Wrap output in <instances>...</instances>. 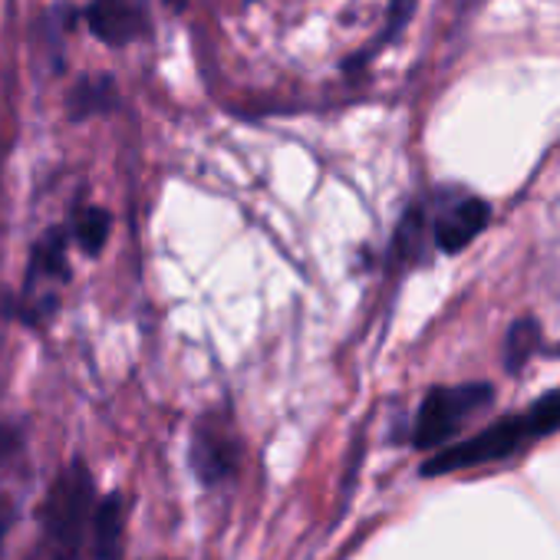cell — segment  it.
I'll return each mask as SVG.
<instances>
[{
	"instance_id": "obj_4",
	"label": "cell",
	"mask_w": 560,
	"mask_h": 560,
	"mask_svg": "<svg viewBox=\"0 0 560 560\" xmlns=\"http://www.w3.org/2000/svg\"><path fill=\"white\" fill-rule=\"evenodd\" d=\"M188 462L201 485H221L237 468V442L218 422H198L191 435Z\"/></svg>"
},
{
	"instance_id": "obj_16",
	"label": "cell",
	"mask_w": 560,
	"mask_h": 560,
	"mask_svg": "<svg viewBox=\"0 0 560 560\" xmlns=\"http://www.w3.org/2000/svg\"><path fill=\"white\" fill-rule=\"evenodd\" d=\"M11 521H14V514H11V511H0V540H4V534H8V527H11Z\"/></svg>"
},
{
	"instance_id": "obj_9",
	"label": "cell",
	"mask_w": 560,
	"mask_h": 560,
	"mask_svg": "<svg viewBox=\"0 0 560 560\" xmlns=\"http://www.w3.org/2000/svg\"><path fill=\"white\" fill-rule=\"evenodd\" d=\"M119 106V90L109 77H93L83 80L73 93H70V116L77 122L90 119V116H103L109 109Z\"/></svg>"
},
{
	"instance_id": "obj_15",
	"label": "cell",
	"mask_w": 560,
	"mask_h": 560,
	"mask_svg": "<svg viewBox=\"0 0 560 560\" xmlns=\"http://www.w3.org/2000/svg\"><path fill=\"white\" fill-rule=\"evenodd\" d=\"M412 8H416V0H389V24H386L383 44H386V40H393V37H396V31H402V27H406V21H409Z\"/></svg>"
},
{
	"instance_id": "obj_7",
	"label": "cell",
	"mask_w": 560,
	"mask_h": 560,
	"mask_svg": "<svg viewBox=\"0 0 560 560\" xmlns=\"http://www.w3.org/2000/svg\"><path fill=\"white\" fill-rule=\"evenodd\" d=\"M122 527H126V504L122 494H106L93 511V560H119L122 557Z\"/></svg>"
},
{
	"instance_id": "obj_3",
	"label": "cell",
	"mask_w": 560,
	"mask_h": 560,
	"mask_svg": "<svg viewBox=\"0 0 560 560\" xmlns=\"http://www.w3.org/2000/svg\"><path fill=\"white\" fill-rule=\"evenodd\" d=\"M524 442H530V435H527L521 416L498 419L488 429H481L478 435H471V439H465V442H458V445H452L445 452H435L432 458H425L422 478H439V475H452V471H462V468H475V465L508 458Z\"/></svg>"
},
{
	"instance_id": "obj_5",
	"label": "cell",
	"mask_w": 560,
	"mask_h": 560,
	"mask_svg": "<svg viewBox=\"0 0 560 560\" xmlns=\"http://www.w3.org/2000/svg\"><path fill=\"white\" fill-rule=\"evenodd\" d=\"M491 221V208L485 198H475V195H465L458 198L455 205L442 208L439 218L432 221V237L439 244V250L445 254H458L465 250Z\"/></svg>"
},
{
	"instance_id": "obj_1",
	"label": "cell",
	"mask_w": 560,
	"mask_h": 560,
	"mask_svg": "<svg viewBox=\"0 0 560 560\" xmlns=\"http://www.w3.org/2000/svg\"><path fill=\"white\" fill-rule=\"evenodd\" d=\"M96 485L83 462H70L44 494L40 527L50 560H73L96 511Z\"/></svg>"
},
{
	"instance_id": "obj_13",
	"label": "cell",
	"mask_w": 560,
	"mask_h": 560,
	"mask_svg": "<svg viewBox=\"0 0 560 560\" xmlns=\"http://www.w3.org/2000/svg\"><path fill=\"white\" fill-rule=\"evenodd\" d=\"M521 419H524V429H527L530 442H534V439H544V435H550V432H557V429H560V389L544 393L527 412H521Z\"/></svg>"
},
{
	"instance_id": "obj_2",
	"label": "cell",
	"mask_w": 560,
	"mask_h": 560,
	"mask_svg": "<svg viewBox=\"0 0 560 560\" xmlns=\"http://www.w3.org/2000/svg\"><path fill=\"white\" fill-rule=\"evenodd\" d=\"M491 402H494V389L488 383H462V386L429 389L416 412V422H412V445L419 452H435L452 435H458L468 419L485 412Z\"/></svg>"
},
{
	"instance_id": "obj_8",
	"label": "cell",
	"mask_w": 560,
	"mask_h": 560,
	"mask_svg": "<svg viewBox=\"0 0 560 560\" xmlns=\"http://www.w3.org/2000/svg\"><path fill=\"white\" fill-rule=\"evenodd\" d=\"M67 250H70V231H67V228L47 231V234L37 241V247H34L27 280H34V277H44V280H67V277H70Z\"/></svg>"
},
{
	"instance_id": "obj_18",
	"label": "cell",
	"mask_w": 560,
	"mask_h": 560,
	"mask_svg": "<svg viewBox=\"0 0 560 560\" xmlns=\"http://www.w3.org/2000/svg\"><path fill=\"white\" fill-rule=\"evenodd\" d=\"M553 357H560V347H557V350H553Z\"/></svg>"
},
{
	"instance_id": "obj_14",
	"label": "cell",
	"mask_w": 560,
	"mask_h": 560,
	"mask_svg": "<svg viewBox=\"0 0 560 560\" xmlns=\"http://www.w3.org/2000/svg\"><path fill=\"white\" fill-rule=\"evenodd\" d=\"M21 448H24V429L14 422H0V465L18 458Z\"/></svg>"
},
{
	"instance_id": "obj_17",
	"label": "cell",
	"mask_w": 560,
	"mask_h": 560,
	"mask_svg": "<svg viewBox=\"0 0 560 560\" xmlns=\"http://www.w3.org/2000/svg\"><path fill=\"white\" fill-rule=\"evenodd\" d=\"M168 4H172V8H178V11H182V8H185V0H168Z\"/></svg>"
},
{
	"instance_id": "obj_11",
	"label": "cell",
	"mask_w": 560,
	"mask_h": 560,
	"mask_svg": "<svg viewBox=\"0 0 560 560\" xmlns=\"http://www.w3.org/2000/svg\"><path fill=\"white\" fill-rule=\"evenodd\" d=\"M537 347H540V324L534 317L514 320L508 337H504V366H508V373H521L524 363L537 353Z\"/></svg>"
},
{
	"instance_id": "obj_6",
	"label": "cell",
	"mask_w": 560,
	"mask_h": 560,
	"mask_svg": "<svg viewBox=\"0 0 560 560\" xmlns=\"http://www.w3.org/2000/svg\"><path fill=\"white\" fill-rule=\"evenodd\" d=\"M86 24L103 44L122 47L145 31V14L136 0H90Z\"/></svg>"
},
{
	"instance_id": "obj_12",
	"label": "cell",
	"mask_w": 560,
	"mask_h": 560,
	"mask_svg": "<svg viewBox=\"0 0 560 560\" xmlns=\"http://www.w3.org/2000/svg\"><path fill=\"white\" fill-rule=\"evenodd\" d=\"M109 228H113V218H109L106 208H83L73 218V231L70 234H73V241L80 244L83 254L96 257L106 247V241H109Z\"/></svg>"
},
{
	"instance_id": "obj_10",
	"label": "cell",
	"mask_w": 560,
	"mask_h": 560,
	"mask_svg": "<svg viewBox=\"0 0 560 560\" xmlns=\"http://www.w3.org/2000/svg\"><path fill=\"white\" fill-rule=\"evenodd\" d=\"M422 257H425V211L409 208L396 228V237H393V260L416 264Z\"/></svg>"
}]
</instances>
